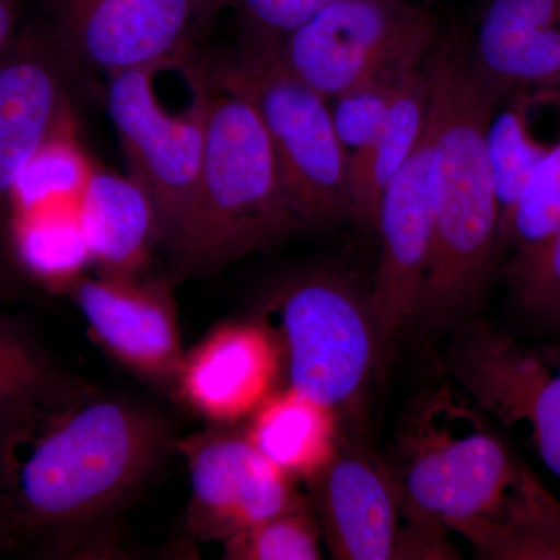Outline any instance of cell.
Wrapping results in <instances>:
<instances>
[{
    "mask_svg": "<svg viewBox=\"0 0 560 560\" xmlns=\"http://www.w3.org/2000/svg\"><path fill=\"white\" fill-rule=\"evenodd\" d=\"M386 467L478 559L560 560L559 501L453 386L415 400Z\"/></svg>",
    "mask_w": 560,
    "mask_h": 560,
    "instance_id": "6da1fadb",
    "label": "cell"
},
{
    "mask_svg": "<svg viewBox=\"0 0 560 560\" xmlns=\"http://www.w3.org/2000/svg\"><path fill=\"white\" fill-rule=\"evenodd\" d=\"M425 68L433 238L412 323L438 334L478 307L503 249L486 132L506 97L481 75L463 33L438 36Z\"/></svg>",
    "mask_w": 560,
    "mask_h": 560,
    "instance_id": "7a4b0ae2",
    "label": "cell"
},
{
    "mask_svg": "<svg viewBox=\"0 0 560 560\" xmlns=\"http://www.w3.org/2000/svg\"><path fill=\"white\" fill-rule=\"evenodd\" d=\"M47 404L11 456L14 500L33 525L86 528L149 477L168 429L147 408L97 394L58 388Z\"/></svg>",
    "mask_w": 560,
    "mask_h": 560,
    "instance_id": "3957f363",
    "label": "cell"
},
{
    "mask_svg": "<svg viewBox=\"0 0 560 560\" xmlns=\"http://www.w3.org/2000/svg\"><path fill=\"white\" fill-rule=\"evenodd\" d=\"M300 226L256 109L212 83L197 200L176 256L180 267L197 272L226 267Z\"/></svg>",
    "mask_w": 560,
    "mask_h": 560,
    "instance_id": "277c9868",
    "label": "cell"
},
{
    "mask_svg": "<svg viewBox=\"0 0 560 560\" xmlns=\"http://www.w3.org/2000/svg\"><path fill=\"white\" fill-rule=\"evenodd\" d=\"M205 69L213 84L256 109L300 224L331 228L350 221L348 154L327 98L293 75L272 44L259 40L245 38L235 54Z\"/></svg>",
    "mask_w": 560,
    "mask_h": 560,
    "instance_id": "5b68a950",
    "label": "cell"
},
{
    "mask_svg": "<svg viewBox=\"0 0 560 560\" xmlns=\"http://www.w3.org/2000/svg\"><path fill=\"white\" fill-rule=\"evenodd\" d=\"M272 305L289 386L340 427L359 425L382 363L370 291L342 272L315 270L283 285Z\"/></svg>",
    "mask_w": 560,
    "mask_h": 560,
    "instance_id": "8992f818",
    "label": "cell"
},
{
    "mask_svg": "<svg viewBox=\"0 0 560 560\" xmlns=\"http://www.w3.org/2000/svg\"><path fill=\"white\" fill-rule=\"evenodd\" d=\"M164 66L109 75L106 105L119 136L128 176L149 195L156 215L158 243L178 256L194 213L205 153L212 81L187 61L190 106L168 113L154 90Z\"/></svg>",
    "mask_w": 560,
    "mask_h": 560,
    "instance_id": "52a82bcc",
    "label": "cell"
},
{
    "mask_svg": "<svg viewBox=\"0 0 560 560\" xmlns=\"http://www.w3.org/2000/svg\"><path fill=\"white\" fill-rule=\"evenodd\" d=\"M319 528L338 560H452L447 529L420 512L386 464L341 436L312 478Z\"/></svg>",
    "mask_w": 560,
    "mask_h": 560,
    "instance_id": "ba28073f",
    "label": "cell"
},
{
    "mask_svg": "<svg viewBox=\"0 0 560 560\" xmlns=\"http://www.w3.org/2000/svg\"><path fill=\"white\" fill-rule=\"evenodd\" d=\"M438 36L436 16L410 0H334L272 47L293 75L331 101L386 70L422 65Z\"/></svg>",
    "mask_w": 560,
    "mask_h": 560,
    "instance_id": "9c48e42d",
    "label": "cell"
},
{
    "mask_svg": "<svg viewBox=\"0 0 560 560\" xmlns=\"http://www.w3.org/2000/svg\"><path fill=\"white\" fill-rule=\"evenodd\" d=\"M445 370L481 410L508 430H525L560 478V353L525 348L469 320L448 348Z\"/></svg>",
    "mask_w": 560,
    "mask_h": 560,
    "instance_id": "30bf717a",
    "label": "cell"
},
{
    "mask_svg": "<svg viewBox=\"0 0 560 560\" xmlns=\"http://www.w3.org/2000/svg\"><path fill=\"white\" fill-rule=\"evenodd\" d=\"M62 54L106 75L183 66L215 0H46Z\"/></svg>",
    "mask_w": 560,
    "mask_h": 560,
    "instance_id": "8fae6325",
    "label": "cell"
},
{
    "mask_svg": "<svg viewBox=\"0 0 560 560\" xmlns=\"http://www.w3.org/2000/svg\"><path fill=\"white\" fill-rule=\"evenodd\" d=\"M180 451L190 471V528L201 539L228 540L305 504L289 475L257 451L246 431H206Z\"/></svg>",
    "mask_w": 560,
    "mask_h": 560,
    "instance_id": "7c38bea8",
    "label": "cell"
},
{
    "mask_svg": "<svg viewBox=\"0 0 560 560\" xmlns=\"http://www.w3.org/2000/svg\"><path fill=\"white\" fill-rule=\"evenodd\" d=\"M381 241L370 290L382 363L416 311L429 270L433 215L430 200V136L422 139L383 191L375 228Z\"/></svg>",
    "mask_w": 560,
    "mask_h": 560,
    "instance_id": "4fadbf2b",
    "label": "cell"
},
{
    "mask_svg": "<svg viewBox=\"0 0 560 560\" xmlns=\"http://www.w3.org/2000/svg\"><path fill=\"white\" fill-rule=\"evenodd\" d=\"M103 348L150 382L176 383L186 352L164 279L81 276L66 291Z\"/></svg>",
    "mask_w": 560,
    "mask_h": 560,
    "instance_id": "5bb4252c",
    "label": "cell"
},
{
    "mask_svg": "<svg viewBox=\"0 0 560 560\" xmlns=\"http://www.w3.org/2000/svg\"><path fill=\"white\" fill-rule=\"evenodd\" d=\"M282 349L264 324H224L184 355L176 388L210 422L249 418L276 390Z\"/></svg>",
    "mask_w": 560,
    "mask_h": 560,
    "instance_id": "9a60e30c",
    "label": "cell"
},
{
    "mask_svg": "<svg viewBox=\"0 0 560 560\" xmlns=\"http://www.w3.org/2000/svg\"><path fill=\"white\" fill-rule=\"evenodd\" d=\"M471 58L504 95L560 88V0H488Z\"/></svg>",
    "mask_w": 560,
    "mask_h": 560,
    "instance_id": "2e32d148",
    "label": "cell"
},
{
    "mask_svg": "<svg viewBox=\"0 0 560 560\" xmlns=\"http://www.w3.org/2000/svg\"><path fill=\"white\" fill-rule=\"evenodd\" d=\"M51 49L33 38L0 58V200L70 105Z\"/></svg>",
    "mask_w": 560,
    "mask_h": 560,
    "instance_id": "e0dca14e",
    "label": "cell"
},
{
    "mask_svg": "<svg viewBox=\"0 0 560 560\" xmlns=\"http://www.w3.org/2000/svg\"><path fill=\"white\" fill-rule=\"evenodd\" d=\"M81 223L101 275L138 278L158 243L149 195L130 176L95 167L81 197Z\"/></svg>",
    "mask_w": 560,
    "mask_h": 560,
    "instance_id": "ac0fdd59",
    "label": "cell"
},
{
    "mask_svg": "<svg viewBox=\"0 0 560 560\" xmlns=\"http://www.w3.org/2000/svg\"><path fill=\"white\" fill-rule=\"evenodd\" d=\"M429 102L430 81L423 61L405 81L388 116L370 142L349 154L350 221L359 226L375 228L383 191L404 167L425 131Z\"/></svg>",
    "mask_w": 560,
    "mask_h": 560,
    "instance_id": "d6986e66",
    "label": "cell"
},
{
    "mask_svg": "<svg viewBox=\"0 0 560 560\" xmlns=\"http://www.w3.org/2000/svg\"><path fill=\"white\" fill-rule=\"evenodd\" d=\"M249 418V440L291 480H312L342 436L331 412L291 386L275 390Z\"/></svg>",
    "mask_w": 560,
    "mask_h": 560,
    "instance_id": "ffe728a7",
    "label": "cell"
},
{
    "mask_svg": "<svg viewBox=\"0 0 560 560\" xmlns=\"http://www.w3.org/2000/svg\"><path fill=\"white\" fill-rule=\"evenodd\" d=\"M80 205L55 200L11 212V234L22 267L54 290L68 291L92 265Z\"/></svg>",
    "mask_w": 560,
    "mask_h": 560,
    "instance_id": "44dd1931",
    "label": "cell"
},
{
    "mask_svg": "<svg viewBox=\"0 0 560 560\" xmlns=\"http://www.w3.org/2000/svg\"><path fill=\"white\" fill-rule=\"evenodd\" d=\"M533 105V91L511 92L493 113L486 132V154L503 246L510 241L512 217L526 184L556 143L545 142L534 131Z\"/></svg>",
    "mask_w": 560,
    "mask_h": 560,
    "instance_id": "7402d4cb",
    "label": "cell"
},
{
    "mask_svg": "<svg viewBox=\"0 0 560 560\" xmlns=\"http://www.w3.org/2000/svg\"><path fill=\"white\" fill-rule=\"evenodd\" d=\"M94 168L69 105L18 176L9 197L11 212L55 200L81 201Z\"/></svg>",
    "mask_w": 560,
    "mask_h": 560,
    "instance_id": "603a6c76",
    "label": "cell"
},
{
    "mask_svg": "<svg viewBox=\"0 0 560 560\" xmlns=\"http://www.w3.org/2000/svg\"><path fill=\"white\" fill-rule=\"evenodd\" d=\"M319 540L318 518L302 504L224 540V556L232 560H318Z\"/></svg>",
    "mask_w": 560,
    "mask_h": 560,
    "instance_id": "cb8c5ba5",
    "label": "cell"
},
{
    "mask_svg": "<svg viewBox=\"0 0 560 560\" xmlns=\"http://www.w3.org/2000/svg\"><path fill=\"white\" fill-rule=\"evenodd\" d=\"M419 66L386 70L331 98L335 131L348 156L366 145L382 127L405 81Z\"/></svg>",
    "mask_w": 560,
    "mask_h": 560,
    "instance_id": "d4e9b609",
    "label": "cell"
},
{
    "mask_svg": "<svg viewBox=\"0 0 560 560\" xmlns=\"http://www.w3.org/2000/svg\"><path fill=\"white\" fill-rule=\"evenodd\" d=\"M560 226V138L537 165L512 217L514 257L539 246Z\"/></svg>",
    "mask_w": 560,
    "mask_h": 560,
    "instance_id": "484cf974",
    "label": "cell"
},
{
    "mask_svg": "<svg viewBox=\"0 0 560 560\" xmlns=\"http://www.w3.org/2000/svg\"><path fill=\"white\" fill-rule=\"evenodd\" d=\"M510 279L530 318L560 326V226L539 246L512 259Z\"/></svg>",
    "mask_w": 560,
    "mask_h": 560,
    "instance_id": "4316f807",
    "label": "cell"
},
{
    "mask_svg": "<svg viewBox=\"0 0 560 560\" xmlns=\"http://www.w3.org/2000/svg\"><path fill=\"white\" fill-rule=\"evenodd\" d=\"M57 388L46 364L24 342L0 330V410L20 412Z\"/></svg>",
    "mask_w": 560,
    "mask_h": 560,
    "instance_id": "83f0119b",
    "label": "cell"
},
{
    "mask_svg": "<svg viewBox=\"0 0 560 560\" xmlns=\"http://www.w3.org/2000/svg\"><path fill=\"white\" fill-rule=\"evenodd\" d=\"M220 9L237 11L245 38L279 43L334 0H215Z\"/></svg>",
    "mask_w": 560,
    "mask_h": 560,
    "instance_id": "f1b7e54d",
    "label": "cell"
},
{
    "mask_svg": "<svg viewBox=\"0 0 560 560\" xmlns=\"http://www.w3.org/2000/svg\"><path fill=\"white\" fill-rule=\"evenodd\" d=\"M20 0H0V58L13 46Z\"/></svg>",
    "mask_w": 560,
    "mask_h": 560,
    "instance_id": "f546056e",
    "label": "cell"
}]
</instances>
